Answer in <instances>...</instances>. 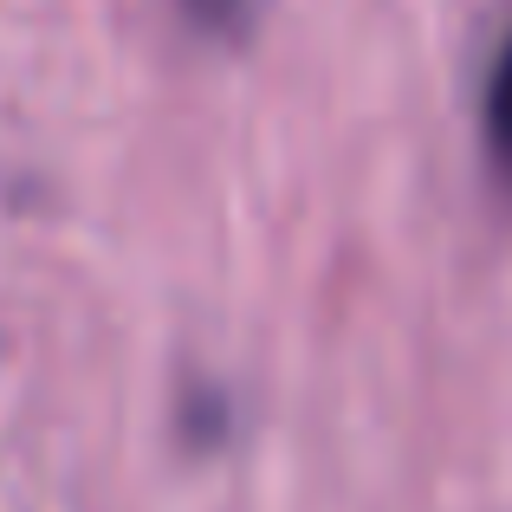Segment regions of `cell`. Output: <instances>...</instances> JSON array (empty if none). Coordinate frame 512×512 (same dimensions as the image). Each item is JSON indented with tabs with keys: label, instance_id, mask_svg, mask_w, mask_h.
Instances as JSON below:
<instances>
[{
	"label": "cell",
	"instance_id": "cell-1",
	"mask_svg": "<svg viewBox=\"0 0 512 512\" xmlns=\"http://www.w3.org/2000/svg\"><path fill=\"white\" fill-rule=\"evenodd\" d=\"M480 124H487V150H493V163H500V169H506V182H512V33L500 39V52H493L487 98H480Z\"/></svg>",
	"mask_w": 512,
	"mask_h": 512
},
{
	"label": "cell",
	"instance_id": "cell-2",
	"mask_svg": "<svg viewBox=\"0 0 512 512\" xmlns=\"http://www.w3.org/2000/svg\"><path fill=\"white\" fill-rule=\"evenodd\" d=\"M182 7V20L195 26V33H208V39H247L253 33V20H260V0H175Z\"/></svg>",
	"mask_w": 512,
	"mask_h": 512
}]
</instances>
